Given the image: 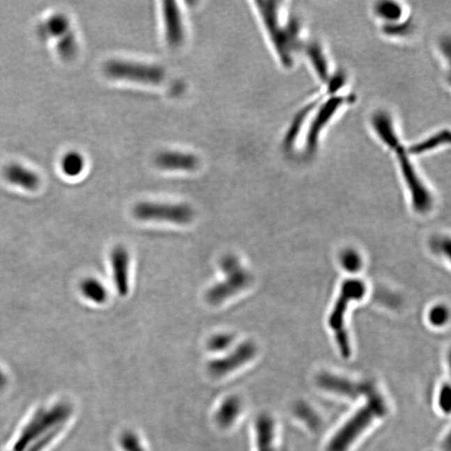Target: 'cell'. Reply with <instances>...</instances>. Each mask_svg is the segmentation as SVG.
Masks as SVG:
<instances>
[{
  "label": "cell",
  "mask_w": 451,
  "mask_h": 451,
  "mask_svg": "<svg viewBox=\"0 0 451 451\" xmlns=\"http://www.w3.org/2000/svg\"><path fill=\"white\" fill-rule=\"evenodd\" d=\"M256 4L278 58L284 66H292L295 50L300 43L297 20L292 17L282 20L281 2L258 1Z\"/></svg>",
  "instance_id": "cell-1"
},
{
  "label": "cell",
  "mask_w": 451,
  "mask_h": 451,
  "mask_svg": "<svg viewBox=\"0 0 451 451\" xmlns=\"http://www.w3.org/2000/svg\"><path fill=\"white\" fill-rule=\"evenodd\" d=\"M367 396L368 402L335 434L328 445L327 451H347L374 420L386 415V403L381 395L374 389Z\"/></svg>",
  "instance_id": "cell-2"
},
{
  "label": "cell",
  "mask_w": 451,
  "mask_h": 451,
  "mask_svg": "<svg viewBox=\"0 0 451 451\" xmlns=\"http://www.w3.org/2000/svg\"><path fill=\"white\" fill-rule=\"evenodd\" d=\"M221 268L225 275L224 280L213 286L206 294V301L213 306L221 305L234 297L247 288L252 282L251 273L234 255L223 257Z\"/></svg>",
  "instance_id": "cell-3"
},
{
  "label": "cell",
  "mask_w": 451,
  "mask_h": 451,
  "mask_svg": "<svg viewBox=\"0 0 451 451\" xmlns=\"http://www.w3.org/2000/svg\"><path fill=\"white\" fill-rule=\"evenodd\" d=\"M104 70L109 78L146 86L161 85L167 78L162 66L140 61L112 60Z\"/></svg>",
  "instance_id": "cell-4"
},
{
  "label": "cell",
  "mask_w": 451,
  "mask_h": 451,
  "mask_svg": "<svg viewBox=\"0 0 451 451\" xmlns=\"http://www.w3.org/2000/svg\"><path fill=\"white\" fill-rule=\"evenodd\" d=\"M365 293V286L362 282L358 280L345 281L341 288L339 297L336 302L328 323L335 332L337 344L339 345L341 355L345 359L351 356V347L346 328L344 324V316L349 303L356 299H360Z\"/></svg>",
  "instance_id": "cell-5"
},
{
  "label": "cell",
  "mask_w": 451,
  "mask_h": 451,
  "mask_svg": "<svg viewBox=\"0 0 451 451\" xmlns=\"http://www.w3.org/2000/svg\"><path fill=\"white\" fill-rule=\"evenodd\" d=\"M134 217L140 221L165 222L176 225H188L195 217V211L187 204L139 202L133 208Z\"/></svg>",
  "instance_id": "cell-6"
},
{
  "label": "cell",
  "mask_w": 451,
  "mask_h": 451,
  "mask_svg": "<svg viewBox=\"0 0 451 451\" xmlns=\"http://www.w3.org/2000/svg\"><path fill=\"white\" fill-rule=\"evenodd\" d=\"M352 96L330 93L320 101L315 108L316 114L310 122L309 128L307 130L305 137V151L307 154H313L318 148L319 138L324 128L334 119L336 113L344 105L351 102Z\"/></svg>",
  "instance_id": "cell-7"
},
{
  "label": "cell",
  "mask_w": 451,
  "mask_h": 451,
  "mask_svg": "<svg viewBox=\"0 0 451 451\" xmlns=\"http://www.w3.org/2000/svg\"><path fill=\"white\" fill-rule=\"evenodd\" d=\"M394 151L397 155L400 170L411 193L415 208L419 212H427L431 206V196L417 174L407 148L400 145Z\"/></svg>",
  "instance_id": "cell-8"
},
{
  "label": "cell",
  "mask_w": 451,
  "mask_h": 451,
  "mask_svg": "<svg viewBox=\"0 0 451 451\" xmlns=\"http://www.w3.org/2000/svg\"><path fill=\"white\" fill-rule=\"evenodd\" d=\"M257 353V347L251 341L243 343L236 348L230 355L210 362V373L215 376L220 377L239 368L246 362L254 359Z\"/></svg>",
  "instance_id": "cell-9"
},
{
  "label": "cell",
  "mask_w": 451,
  "mask_h": 451,
  "mask_svg": "<svg viewBox=\"0 0 451 451\" xmlns=\"http://www.w3.org/2000/svg\"><path fill=\"white\" fill-rule=\"evenodd\" d=\"M162 13L167 42L171 47H178L183 43L185 36L184 20L180 8L174 1L162 2Z\"/></svg>",
  "instance_id": "cell-10"
},
{
  "label": "cell",
  "mask_w": 451,
  "mask_h": 451,
  "mask_svg": "<svg viewBox=\"0 0 451 451\" xmlns=\"http://www.w3.org/2000/svg\"><path fill=\"white\" fill-rule=\"evenodd\" d=\"M155 165L160 169L167 171H196L200 165V160L196 155L181 151H164L155 159Z\"/></svg>",
  "instance_id": "cell-11"
},
{
  "label": "cell",
  "mask_w": 451,
  "mask_h": 451,
  "mask_svg": "<svg viewBox=\"0 0 451 451\" xmlns=\"http://www.w3.org/2000/svg\"><path fill=\"white\" fill-rule=\"evenodd\" d=\"M130 254L124 246L113 248L111 254V264L114 284L118 294L125 297L130 290Z\"/></svg>",
  "instance_id": "cell-12"
},
{
  "label": "cell",
  "mask_w": 451,
  "mask_h": 451,
  "mask_svg": "<svg viewBox=\"0 0 451 451\" xmlns=\"http://www.w3.org/2000/svg\"><path fill=\"white\" fill-rule=\"evenodd\" d=\"M319 383L323 389L352 398L358 397L360 395H367L374 388L369 383L352 382L346 379L327 374L319 378Z\"/></svg>",
  "instance_id": "cell-13"
},
{
  "label": "cell",
  "mask_w": 451,
  "mask_h": 451,
  "mask_svg": "<svg viewBox=\"0 0 451 451\" xmlns=\"http://www.w3.org/2000/svg\"><path fill=\"white\" fill-rule=\"evenodd\" d=\"M3 176L8 183L25 191H36L40 184V176L20 164L12 163L4 168Z\"/></svg>",
  "instance_id": "cell-14"
},
{
  "label": "cell",
  "mask_w": 451,
  "mask_h": 451,
  "mask_svg": "<svg viewBox=\"0 0 451 451\" xmlns=\"http://www.w3.org/2000/svg\"><path fill=\"white\" fill-rule=\"evenodd\" d=\"M372 125L379 140L388 148L394 151L402 145L394 120L392 119L390 114L385 112H379L374 114L372 117Z\"/></svg>",
  "instance_id": "cell-15"
},
{
  "label": "cell",
  "mask_w": 451,
  "mask_h": 451,
  "mask_svg": "<svg viewBox=\"0 0 451 451\" xmlns=\"http://www.w3.org/2000/svg\"><path fill=\"white\" fill-rule=\"evenodd\" d=\"M258 451H277L275 427L270 416H260L256 423Z\"/></svg>",
  "instance_id": "cell-16"
},
{
  "label": "cell",
  "mask_w": 451,
  "mask_h": 451,
  "mask_svg": "<svg viewBox=\"0 0 451 451\" xmlns=\"http://www.w3.org/2000/svg\"><path fill=\"white\" fill-rule=\"evenodd\" d=\"M71 31L69 19L63 14H54L40 26L39 33L44 39H60Z\"/></svg>",
  "instance_id": "cell-17"
},
{
  "label": "cell",
  "mask_w": 451,
  "mask_h": 451,
  "mask_svg": "<svg viewBox=\"0 0 451 451\" xmlns=\"http://www.w3.org/2000/svg\"><path fill=\"white\" fill-rule=\"evenodd\" d=\"M79 290L87 300L95 305H103L108 299V291L100 280L86 277L81 282Z\"/></svg>",
  "instance_id": "cell-18"
},
{
  "label": "cell",
  "mask_w": 451,
  "mask_h": 451,
  "mask_svg": "<svg viewBox=\"0 0 451 451\" xmlns=\"http://www.w3.org/2000/svg\"><path fill=\"white\" fill-rule=\"evenodd\" d=\"M450 142L449 130H442L441 132L432 135L422 142H417L415 144L407 148L410 155H420L427 153L443 146Z\"/></svg>",
  "instance_id": "cell-19"
},
{
  "label": "cell",
  "mask_w": 451,
  "mask_h": 451,
  "mask_svg": "<svg viewBox=\"0 0 451 451\" xmlns=\"http://www.w3.org/2000/svg\"><path fill=\"white\" fill-rule=\"evenodd\" d=\"M307 54L318 77L323 82H330L331 79L330 69H328L327 59L321 46L319 44H312L307 46Z\"/></svg>",
  "instance_id": "cell-20"
},
{
  "label": "cell",
  "mask_w": 451,
  "mask_h": 451,
  "mask_svg": "<svg viewBox=\"0 0 451 451\" xmlns=\"http://www.w3.org/2000/svg\"><path fill=\"white\" fill-rule=\"evenodd\" d=\"M241 410V402L238 399L235 397L227 399L217 413L218 424L224 427H230L237 420Z\"/></svg>",
  "instance_id": "cell-21"
},
{
  "label": "cell",
  "mask_w": 451,
  "mask_h": 451,
  "mask_svg": "<svg viewBox=\"0 0 451 451\" xmlns=\"http://www.w3.org/2000/svg\"><path fill=\"white\" fill-rule=\"evenodd\" d=\"M61 168L63 174L68 178H77L85 169V160L81 154L75 153V151H70V153L63 155Z\"/></svg>",
  "instance_id": "cell-22"
},
{
  "label": "cell",
  "mask_w": 451,
  "mask_h": 451,
  "mask_svg": "<svg viewBox=\"0 0 451 451\" xmlns=\"http://www.w3.org/2000/svg\"><path fill=\"white\" fill-rule=\"evenodd\" d=\"M375 13L387 24H396L402 22L403 8L394 1H382L377 3Z\"/></svg>",
  "instance_id": "cell-23"
},
{
  "label": "cell",
  "mask_w": 451,
  "mask_h": 451,
  "mask_svg": "<svg viewBox=\"0 0 451 451\" xmlns=\"http://www.w3.org/2000/svg\"><path fill=\"white\" fill-rule=\"evenodd\" d=\"M77 41L72 31L57 40V52L63 60L70 61L77 56Z\"/></svg>",
  "instance_id": "cell-24"
},
{
  "label": "cell",
  "mask_w": 451,
  "mask_h": 451,
  "mask_svg": "<svg viewBox=\"0 0 451 451\" xmlns=\"http://www.w3.org/2000/svg\"><path fill=\"white\" fill-rule=\"evenodd\" d=\"M234 342V336L229 334H219L209 340L208 347L211 351H224Z\"/></svg>",
  "instance_id": "cell-25"
},
{
  "label": "cell",
  "mask_w": 451,
  "mask_h": 451,
  "mask_svg": "<svg viewBox=\"0 0 451 451\" xmlns=\"http://www.w3.org/2000/svg\"><path fill=\"white\" fill-rule=\"evenodd\" d=\"M344 267L347 270L356 272L361 266V259L360 256L355 252H348L343 257Z\"/></svg>",
  "instance_id": "cell-26"
},
{
  "label": "cell",
  "mask_w": 451,
  "mask_h": 451,
  "mask_svg": "<svg viewBox=\"0 0 451 451\" xmlns=\"http://www.w3.org/2000/svg\"><path fill=\"white\" fill-rule=\"evenodd\" d=\"M122 442H123L125 449L128 451H145L140 440L134 434H126Z\"/></svg>",
  "instance_id": "cell-27"
},
{
  "label": "cell",
  "mask_w": 451,
  "mask_h": 451,
  "mask_svg": "<svg viewBox=\"0 0 451 451\" xmlns=\"http://www.w3.org/2000/svg\"><path fill=\"white\" fill-rule=\"evenodd\" d=\"M446 319H448V312L443 307H435L429 314V320L434 326H441L445 323Z\"/></svg>",
  "instance_id": "cell-28"
},
{
  "label": "cell",
  "mask_w": 451,
  "mask_h": 451,
  "mask_svg": "<svg viewBox=\"0 0 451 451\" xmlns=\"http://www.w3.org/2000/svg\"><path fill=\"white\" fill-rule=\"evenodd\" d=\"M450 388L449 385H445L442 388L440 394L439 403L441 410L445 413H449L450 410Z\"/></svg>",
  "instance_id": "cell-29"
}]
</instances>
